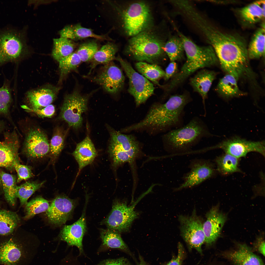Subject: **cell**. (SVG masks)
Masks as SVG:
<instances>
[{"label": "cell", "mask_w": 265, "mask_h": 265, "mask_svg": "<svg viewBox=\"0 0 265 265\" xmlns=\"http://www.w3.org/2000/svg\"><path fill=\"white\" fill-rule=\"evenodd\" d=\"M186 93L171 96L164 103L155 104L139 122L124 128L126 132L141 130L168 132L183 126L185 108L191 101Z\"/></svg>", "instance_id": "6da1fadb"}, {"label": "cell", "mask_w": 265, "mask_h": 265, "mask_svg": "<svg viewBox=\"0 0 265 265\" xmlns=\"http://www.w3.org/2000/svg\"><path fill=\"white\" fill-rule=\"evenodd\" d=\"M223 69L237 79L246 71L247 49L243 40L237 36L223 33L216 29L209 39Z\"/></svg>", "instance_id": "7a4b0ae2"}, {"label": "cell", "mask_w": 265, "mask_h": 265, "mask_svg": "<svg viewBox=\"0 0 265 265\" xmlns=\"http://www.w3.org/2000/svg\"><path fill=\"white\" fill-rule=\"evenodd\" d=\"M204 121L195 116L186 125L163 135L165 145L173 153L187 152L203 139L212 136Z\"/></svg>", "instance_id": "3957f363"}, {"label": "cell", "mask_w": 265, "mask_h": 265, "mask_svg": "<svg viewBox=\"0 0 265 265\" xmlns=\"http://www.w3.org/2000/svg\"><path fill=\"white\" fill-rule=\"evenodd\" d=\"M186 60L180 70L172 77L167 90L171 91L182 83L198 70L213 66L218 61L213 48L210 45L200 46L190 39L183 42Z\"/></svg>", "instance_id": "277c9868"}, {"label": "cell", "mask_w": 265, "mask_h": 265, "mask_svg": "<svg viewBox=\"0 0 265 265\" xmlns=\"http://www.w3.org/2000/svg\"><path fill=\"white\" fill-rule=\"evenodd\" d=\"M168 38L160 37L145 31L132 37L126 46V52L139 62L153 64L165 57L164 48Z\"/></svg>", "instance_id": "5b68a950"}, {"label": "cell", "mask_w": 265, "mask_h": 265, "mask_svg": "<svg viewBox=\"0 0 265 265\" xmlns=\"http://www.w3.org/2000/svg\"><path fill=\"white\" fill-rule=\"evenodd\" d=\"M121 25L125 33L132 37L151 27L153 18L150 7L142 1L129 3L119 11Z\"/></svg>", "instance_id": "8992f818"}, {"label": "cell", "mask_w": 265, "mask_h": 265, "mask_svg": "<svg viewBox=\"0 0 265 265\" xmlns=\"http://www.w3.org/2000/svg\"><path fill=\"white\" fill-rule=\"evenodd\" d=\"M115 59L120 63L129 79L128 91L133 96L136 106H138L153 94L155 87L148 79L136 72L128 62L119 57Z\"/></svg>", "instance_id": "52a82bcc"}, {"label": "cell", "mask_w": 265, "mask_h": 265, "mask_svg": "<svg viewBox=\"0 0 265 265\" xmlns=\"http://www.w3.org/2000/svg\"><path fill=\"white\" fill-rule=\"evenodd\" d=\"M90 95H82L77 91L67 95L61 108V118L74 129L80 128L83 121L82 115L87 110Z\"/></svg>", "instance_id": "ba28073f"}, {"label": "cell", "mask_w": 265, "mask_h": 265, "mask_svg": "<svg viewBox=\"0 0 265 265\" xmlns=\"http://www.w3.org/2000/svg\"><path fill=\"white\" fill-rule=\"evenodd\" d=\"M24 243L18 228L7 235H0V264L22 265L26 257Z\"/></svg>", "instance_id": "9c48e42d"}, {"label": "cell", "mask_w": 265, "mask_h": 265, "mask_svg": "<svg viewBox=\"0 0 265 265\" xmlns=\"http://www.w3.org/2000/svg\"><path fill=\"white\" fill-rule=\"evenodd\" d=\"M179 219L183 238L191 248L202 253V246L205 242V237L203 229V223L197 215L195 210L191 216L180 215Z\"/></svg>", "instance_id": "30bf717a"}, {"label": "cell", "mask_w": 265, "mask_h": 265, "mask_svg": "<svg viewBox=\"0 0 265 265\" xmlns=\"http://www.w3.org/2000/svg\"><path fill=\"white\" fill-rule=\"evenodd\" d=\"M134 205L128 206L125 202L114 201L112 210L104 221L108 229L118 232L129 229L138 214L134 210Z\"/></svg>", "instance_id": "8fae6325"}, {"label": "cell", "mask_w": 265, "mask_h": 265, "mask_svg": "<svg viewBox=\"0 0 265 265\" xmlns=\"http://www.w3.org/2000/svg\"><path fill=\"white\" fill-rule=\"evenodd\" d=\"M216 149H222L225 153L238 158L245 157L248 153L252 152H258L265 156L264 142L248 141L238 137L224 140L204 149L206 151Z\"/></svg>", "instance_id": "7c38bea8"}, {"label": "cell", "mask_w": 265, "mask_h": 265, "mask_svg": "<svg viewBox=\"0 0 265 265\" xmlns=\"http://www.w3.org/2000/svg\"><path fill=\"white\" fill-rule=\"evenodd\" d=\"M23 45L16 30L7 29L0 32V65L17 60L22 54Z\"/></svg>", "instance_id": "4fadbf2b"}, {"label": "cell", "mask_w": 265, "mask_h": 265, "mask_svg": "<svg viewBox=\"0 0 265 265\" xmlns=\"http://www.w3.org/2000/svg\"><path fill=\"white\" fill-rule=\"evenodd\" d=\"M190 170L184 176L183 182L174 190L179 191L191 188L200 184L212 177L214 172L212 164L209 161L203 159H195L189 165Z\"/></svg>", "instance_id": "5bb4252c"}, {"label": "cell", "mask_w": 265, "mask_h": 265, "mask_svg": "<svg viewBox=\"0 0 265 265\" xmlns=\"http://www.w3.org/2000/svg\"><path fill=\"white\" fill-rule=\"evenodd\" d=\"M91 79L100 85L106 92L114 94L121 89L124 77L121 70L110 62L105 65L100 72Z\"/></svg>", "instance_id": "9a60e30c"}, {"label": "cell", "mask_w": 265, "mask_h": 265, "mask_svg": "<svg viewBox=\"0 0 265 265\" xmlns=\"http://www.w3.org/2000/svg\"><path fill=\"white\" fill-rule=\"evenodd\" d=\"M77 203L76 200L71 199L66 196L56 197L46 212L49 222L58 226L65 224L71 218Z\"/></svg>", "instance_id": "2e32d148"}, {"label": "cell", "mask_w": 265, "mask_h": 265, "mask_svg": "<svg viewBox=\"0 0 265 265\" xmlns=\"http://www.w3.org/2000/svg\"><path fill=\"white\" fill-rule=\"evenodd\" d=\"M50 144L45 133L39 128L30 129L26 134L23 151L28 157H43L50 152Z\"/></svg>", "instance_id": "e0dca14e"}, {"label": "cell", "mask_w": 265, "mask_h": 265, "mask_svg": "<svg viewBox=\"0 0 265 265\" xmlns=\"http://www.w3.org/2000/svg\"><path fill=\"white\" fill-rule=\"evenodd\" d=\"M16 129L4 133L3 140L0 141V167L14 168L20 162L18 151L19 141Z\"/></svg>", "instance_id": "ac0fdd59"}, {"label": "cell", "mask_w": 265, "mask_h": 265, "mask_svg": "<svg viewBox=\"0 0 265 265\" xmlns=\"http://www.w3.org/2000/svg\"><path fill=\"white\" fill-rule=\"evenodd\" d=\"M206 219L203 224L205 242L208 245L214 243L220 236L227 219L226 214L219 210L218 204L214 206L207 213Z\"/></svg>", "instance_id": "d6986e66"}, {"label": "cell", "mask_w": 265, "mask_h": 265, "mask_svg": "<svg viewBox=\"0 0 265 265\" xmlns=\"http://www.w3.org/2000/svg\"><path fill=\"white\" fill-rule=\"evenodd\" d=\"M85 208L81 217L72 224L65 225L62 228L59 236L61 239L69 245L78 247L81 254L83 252L82 240L86 230Z\"/></svg>", "instance_id": "ffe728a7"}, {"label": "cell", "mask_w": 265, "mask_h": 265, "mask_svg": "<svg viewBox=\"0 0 265 265\" xmlns=\"http://www.w3.org/2000/svg\"><path fill=\"white\" fill-rule=\"evenodd\" d=\"M216 76V73L213 71L203 69L190 80V84L194 91L198 93L202 98L205 115L206 113L205 101Z\"/></svg>", "instance_id": "44dd1931"}, {"label": "cell", "mask_w": 265, "mask_h": 265, "mask_svg": "<svg viewBox=\"0 0 265 265\" xmlns=\"http://www.w3.org/2000/svg\"><path fill=\"white\" fill-rule=\"evenodd\" d=\"M109 130L110 144L118 146L126 151L134 161L140 150L139 142L135 136L122 133L111 128Z\"/></svg>", "instance_id": "7402d4cb"}, {"label": "cell", "mask_w": 265, "mask_h": 265, "mask_svg": "<svg viewBox=\"0 0 265 265\" xmlns=\"http://www.w3.org/2000/svg\"><path fill=\"white\" fill-rule=\"evenodd\" d=\"M79 165L78 174L84 167L91 164L97 155L94 146L88 136L77 144L72 153Z\"/></svg>", "instance_id": "603a6c76"}, {"label": "cell", "mask_w": 265, "mask_h": 265, "mask_svg": "<svg viewBox=\"0 0 265 265\" xmlns=\"http://www.w3.org/2000/svg\"><path fill=\"white\" fill-rule=\"evenodd\" d=\"M57 92L49 88H43L29 91L26 98L30 106L34 109L44 108L51 104L56 98Z\"/></svg>", "instance_id": "cb8c5ba5"}, {"label": "cell", "mask_w": 265, "mask_h": 265, "mask_svg": "<svg viewBox=\"0 0 265 265\" xmlns=\"http://www.w3.org/2000/svg\"><path fill=\"white\" fill-rule=\"evenodd\" d=\"M227 255L235 265H264L261 258L245 244H239L237 250Z\"/></svg>", "instance_id": "d4e9b609"}, {"label": "cell", "mask_w": 265, "mask_h": 265, "mask_svg": "<svg viewBox=\"0 0 265 265\" xmlns=\"http://www.w3.org/2000/svg\"><path fill=\"white\" fill-rule=\"evenodd\" d=\"M61 37L77 40L92 37L100 40H106L105 36L94 33L91 29L82 26L80 24L68 26L60 32Z\"/></svg>", "instance_id": "484cf974"}, {"label": "cell", "mask_w": 265, "mask_h": 265, "mask_svg": "<svg viewBox=\"0 0 265 265\" xmlns=\"http://www.w3.org/2000/svg\"><path fill=\"white\" fill-rule=\"evenodd\" d=\"M265 0L254 2L240 9L239 13L242 19L250 24L259 21L265 18Z\"/></svg>", "instance_id": "4316f807"}, {"label": "cell", "mask_w": 265, "mask_h": 265, "mask_svg": "<svg viewBox=\"0 0 265 265\" xmlns=\"http://www.w3.org/2000/svg\"><path fill=\"white\" fill-rule=\"evenodd\" d=\"M20 219L15 212L0 209V235L10 234L18 228Z\"/></svg>", "instance_id": "83f0119b"}, {"label": "cell", "mask_w": 265, "mask_h": 265, "mask_svg": "<svg viewBox=\"0 0 265 265\" xmlns=\"http://www.w3.org/2000/svg\"><path fill=\"white\" fill-rule=\"evenodd\" d=\"M164 49L171 61H180L184 58L185 53L183 43L177 34H170L165 43Z\"/></svg>", "instance_id": "f1b7e54d"}, {"label": "cell", "mask_w": 265, "mask_h": 265, "mask_svg": "<svg viewBox=\"0 0 265 265\" xmlns=\"http://www.w3.org/2000/svg\"><path fill=\"white\" fill-rule=\"evenodd\" d=\"M3 192L6 201L12 207L14 206L16 201L17 178L14 175L3 171L0 172Z\"/></svg>", "instance_id": "f546056e"}, {"label": "cell", "mask_w": 265, "mask_h": 265, "mask_svg": "<svg viewBox=\"0 0 265 265\" xmlns=\"http://www.w3.org/2000/svg\"><path fill=\"white\" fill-rule=\"evenodd\" d=\"M265 26L263 24L254 35L250 43L247 52L251 59L259 58L265 55Z\"/></svg>", "instance_id": "4dcf8cb0"}, {"label": "cell", "mask_w": 265, "mask_h": 265, "mask_svg": "<svg viewBox=\"0 0 265 265\" xmlns=\"http://www.w3.org/2000/svg\"><path fill=\"white\" fill-rule=\"evenodd\" d=\"M118 50L117 46L112 43L103 45L94 54L92 60L89 73L97 65H106L116 59L115 55Z\"/></svg>", "instance_id": "1f68e13d"}, {"label": "cell", "mask_w": 265, "mask_h": 265, "mask_svg": "<svg viewBox=\"0 0 265 265\" xmlns=\"http://www.w3.org/2000/svg\"><path fill=\"white\" fill-rule=\"evenodd\" d=\"M135 66L142 75L155 84L160 85L159 81L160 79L164 77L165 71L160 66L155 64H150L143 62L137 63Z\"/></svg>", "instance_id": "d6a6232c"}, {"label": "cell", "mask_w": 265, "mask_h": 265, "mask_svg": "<svg viewBox=\"0 0 265 265\" xmlns=\"http://www.w3.org/2000/svg\"><path fill=\"white\" fill-rule=\"evenodd\" d=\"M102 245L105 247L125 250L127 247L118 232L108 229H102L100 232Z\"/></svg>", "instance_id": "836d02e7"}, {"label": "cell", "mask_w": 265, "mask_h": 265, "mask_svg": "<svg viewBox=\"0 0 265 265\" xmlns=\"http://www.w3.org/2000/svg\"><path fill=\"white\" fill-rule=\"evenodd\" d=\"M237 80L234 76L231 74L225 75L219 82L216 88L217 91L225 97H231L238 95L239 90Z\"/></svg>", "instance_id": "e575fe53"}, {"label": "cell", "mask_w": 265, "mask_h": 265, "mask_svg": "<svg viewBox=\"0 0 265 265\" xmlns=\"http://www.w3.org/2000/svg\"><path fill=\"white\" fill-rule=\"evenodd\" d=\"M238 159L226 153L217 157L215 161L217 171L223 175L241 172L238 167Z\"/></svg>", "instance_id": "d590c367"}, {"label": "cell", "mask_w": 265, "mask_h": 265, "mask_svg": "<svg viewBox=\"0 0 265 265\" xmlns=\"http://www.w3.org/2000/svg\"><path fill=\"white\" fill-rule=\"evenodd\" d=\"M12 100L9 84L6 82L0 87V115L6 118L12 124L14 128L17 129V128L12 119L10 113Z\"/></svg>", "instance_id": "8d00e7d4"}, {"label": "cell", "mask_w": 265, "mask_h": 265, "mask_svg": "<svg viewBox=\"0 0 265 265\" xmlns=\"http://www.w3.org/2000/svg\"><path fill=\"white\" fill-rule=\"evenodd\" d=\"M53 43L52 55L57 61L73 53L74 45L70 39L60 37L54 39Z\"/></svg>", "instance_id": "74e56055"}, {"label": "cell", "mask_w": 265, "mask_h": 265, "mask_svg": "<svg viewBox=\"0 0 265 265\" xmlns=\"http://www.w3.org/2000/svg\"><path fill=\"white\" fill-rule=\"evenodd\" d=\"M50 205L49 201L41 196L34 198L25 205V214L23 218L27 220L39 213L46 212Z\"/></svg>", "instance_id": "f35d334b"}, {"label": "cell", "mask_w": 265, "mask_h": 265, "mask_svg": "<svg viewBox=\"0 0 265 265\" xmlns=\"http://www.w3.org/2000/svg\"><path fill=\"white\" fill-rule=\"evenodd\" d=\"M45 181L39 183L28 181L17 186L16 194L20 200L21 206H25L29 198L37 190L41 188Z\"/></svg>", "instance_id": "ab89813d"}, {"label": "cell", "mask_w": 265, "mask_h": 265, "mask_svg": "<svg viewBox=\"0 0 265 265\" xmlns=\"http://www.w3.org/2000/svg\"><path fill=\"white\" fill-rule=\"evenodd\" d=\"M61 77L76 69L81 62L76 52L61 59L58 61Z\"/></svg>", "instance_id": "60d3db41"}, {"label": "cell", "mask_w": 265, "mask_h": 265, "mask_svg": "<svg viewBox=\"0 0 265 265\" xmlns=\"http://www.w3.org/2000/svg\"><path fill=\"white\" fill-rule=\"evenodd\" d=\"M108 151L114 167L126 162L132 164L134 162L127 152L117 146L110 144Z\"/></svg>", "instance_id": "b9f144b4"}, {"label": "cell", "mask_w": 265, "mask_h": 265, "mask_svg": "<svg viewBox=\"0 0 265 265\" xmlns=\"http://www.w3.org/2000/svg\"><path fill=\"white\" fill-rule=\"evenodd\" d=\"M65 135L60 128L56 129L50 144V152L53 158L59 155L64 146Z\"/></svg>", "instance_id": "7bdbcfd3"}, {"label": "cell", "mask_w": 265, "mask_h": 265, "mask_svg": "<svg viewBox=\"0 0 265 265\" xmlns=\"http://www.w3.org/2000/svg\"><path fill=\"white\" fill-rule=\"evenodd\" d=\"M98 48V45L95 42L90 41L80 45L76 53L81 62H87L92 59Z\"/></svg>", "instance_id": "ee69618b"}, {"label": "cell", "mask_w": 265, "mask_h": 265, "mask_svg": "<svg viewBox=\"0 0 265 265\" xmlns=\"http://www.w3.org/2000/svg\"><path fill=\"white\" fill-rule=\"evenodd\" d=\"M22 107L26 111L34 113L39 117L42 118L52 117L54 115L55 111L54 106L52 104L40 109L32 108L24 105L22 106Z\"/></svg>", "instance_id": "f6af8a7d"}, {"label": "cell", "mask_w": 265, "mask_h": 265, "mask_svg": "<svg viewBox=\"0 0 265 265\" xmlns=\"http://www.w3.org/2000/svg\"><path fill=\"white\" fill-rule=\"evenodd\" d=\"M14 168L17 174V183L23 180H26L33 176L31 168L29 166L21 164L20 162H17L14 164Z\"/></svg>", "instance_id": "bcb514c9"}, {"label": "cell", "mask_w": 265, "mask_h": 265, "mask_svg": "<svg viewBox=\"0 0 265 265\" xmlns=\"http://www.w3.org/2000/svg\"><path fill=\"white\" fill-rule=\"evenodd\" d=\"M178 65L175 61H171L166 68L164 80L167 81L177 73Z\"/></svg>", "instance_id": "7dc6e473"}, {"label": "cell", "mask_w": 265, "mask_h": 265, "mask_svg": "<svg viewBox=\"0 0 265 265\" xmlns=\"http://www.w3.org/2000/svg\"><path fill=\"white\" fill-rule=\"evenodd\" d=\"M178 254L176 257L172 259L166 265H181L183 259L184 250L182 244L180 243L178 245Z\"/></svg>", "instance_id": "c3c4849f"}, {"label": "cell", "mask_w": 265, "mask_h": 265, "mask_svg": "<svg viewBox=\"0 0 265 265\" xmlns=\"http://www.w3.org/2000/svg\"><path fill=\"white\" fill-rule=\"evenodd\" d=\"M98 265H131L125 259L121 258L117 259L105 260Z\"/></svg>", "instance_id": "681fc988"}, {"label": "cell", "mask_w": 265, "mask_h": 265, "mask_svg": "<svg viewBox=\"0 0 265 265\" xmlns=\"http://www.w3.org/2000/svg\"><path fill=\"white\" fill-rule=\"evenodd\" d=\"M258 249L259 251L264 256L265 255V242L261 238L258 239Z\"/></svg>", "instance_id": "f907efd6"}, {"label": "cell", "mask_w": 265, "mask_h": 265, "mask_svg": "<svg viewBox=\"0 0 265 265\" xmlns=\"http://www.w3.org/2000/svg\"><path fill=\"white\" fill-rule=\"evenodd\" d=\"M5 127V124L4 121L0 120V133L4 130Z\"/></svg>", "instance_id": "816d5d0a"}, {"label": "cell", "mask_w": 265, "mask_h": 265, "mask_svg": "<svg viewBox=\"0 0 265 265\" xmlns=\"http://www.w3.org/2000/svg\"><path fill=\"white\" fill-rule=\"evenodd\" d=\"M3 192V191L2 188L1 182L0 178V194L1 193V192Z\"/></svg>", "instance_id": "f5cc1de1"}, {"label": "cell", "mask_w": 265, "mask_h": 265, "mask_svg": "<svg viewBox=\"0 0 265 265\" xmlns=\"http://www.w3.org/2000/svg\"><path fill=\"white\" fill-rule=\"evenodd\" d=\"M139 265H147L143 262H141Z\"/></svg>", "instance_id": "db71d44e"}, {"label": "cell", "mask_w": 265, "mask_h": 265, "mask_svg": "<svg viewBox=\"0 0 265 265\" xmlns=\"http://www.w3.org/2000/svg\"><path fill=\"white\" fill-rule=\"evenodd\" d=\"M0 207H1V204L0 203Z\"/></svg>", "instance_id": "11a10c76"}]
</instances>
